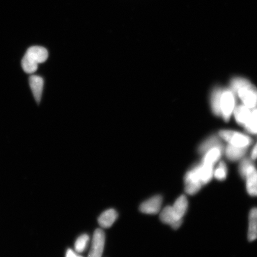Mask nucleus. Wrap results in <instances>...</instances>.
Here are the masks:
<instances>
[{"label":"nucleus","mask_w":257,"mask_h":257,"mask_svg":"<svg viewBox=\"0 0 257 257\" xmlns=\"http://www.w3.org/2000/svg\"><path fill=\"white\" fill-rule=\"evenodd\" d=\"M48 51L46 48L40 46H33L28 48L23 59L22 60V67L24 72L31 74L37 71L38 65L47 60Z\"/></svg>","instance_id":"f03ea898"},{"label":"nucleus","mask_w":257,"mask_h":257,"mask_svg":"<svg viewBox=\"0 0 257 257\" xmlns=\"http://www.w3.org/2000/svg\"><path fill=\"white\" fill-rule=\"evenodd\" d=\"M162 202L163 198L162 196H154V197L143 202L140 205V210L144 214H156L161 210Z\"/></svg>","instance_id":"0eeeda50"},{"label":"nucleus","mask_w":257,"mask_h":257,"mask_svg":"<svg viewBox=\"0 0 257 257\" xmlns=\"http://www.w3.org/2000/svg\"><path fill=\"white\" fill-rule=\"evenodd\" d=\"M89 241V236L87 234H83L76 239L75 249L76 252L82 253L86 248Z\"/></svg>","instance_id":"4be33fe9"},{"label":"nucleus","mask_w":257,"mask_h":257,"mask_svg":"<svg viewBox=\"0 0 257 257\" xmlns=\"http://www.w3.org/2000/svg\"><path fill=\"white\" fill-rule=\"evenodd\" d=\"M222 91L223 89L219 87L214 88L211 95L210 102L212 111L218 116L220 115V102Z\"/></svg>","instance_id":"a211bd4d"},{"label":"nucleus","mask_w":257,"mask_h":257,"mask_svg":"<svg viewBox=\"0 0 257 257\" xmlns=\"http://www.w3.org/2000/svg\"><path fill=\"white\" fill-rule=\"evenodd\" d=\"M224 152V147L222 145L212 148L204 154L202 163L206 165L214 166L220 160Z\"/></svg>","instance_id":"9d476101"},{"label":"nucleus","mask_w":257,"mask_h":257,"mask_svg":"<svg viewBox=\"0 0 257 257\" xmlns=\"http://www.w3.org/2000/svg\"><path fill=\"white\" fill-rule=\"evenodd\" d=\"M227 175V168L224 162H221L217 166V168L214 170V176L218 181H224Z\"/></svg>","instance_id":"5701e85b"},{"label":"nucleus","mask_w":257,"mask_h":257,"mask_svg":"<svg viewBox=\"0 0 257 257\" xmlns=\"http://www.w3.org/2000/svg\"><path fill=\"white\" fill-rule=\"evenodd\" d=\"M230 87L243 105L250 109L257 107V88L248 80L234 78L231 80Z\"/></svg>","instance_id":"f257e3e1"},{"label":"nucleus","mask_w":257,"mask_h":257,"mask_svg":"<svg viewBox=\"0 0 257 257\" xmlns=\"http://www.w3.org/2000/svg\"><path fill=\"white\" fill-rule=\"evenodd\" d=\"M218 134L222 139L234 147L248 148L252 143L250 137L235 131L222 130Z\"/></svg>","instance_id":"20e7f679"},{"label":"nucleus","mask_w":257,"mask_h":257,"mask_svg":"<svg viewBox=\"0 0 257 257\" xmlns=\"http://www.w3.org/2000/svg\"><path fill=\"white\" fill-rule=\"evenodd\" d=\"M199 174H200L202 184L205 185L211 181L214 176V166L202 163L198 165Z\"/></svg>","instance_id":"2eb2a0df"},{"label":"nucleus","mask_w":257,"mask_h":257,"mask_svg":"<svg viewBox=\"0 0 257 257\" xmlns=\"http://www.w3.org/2000/svg\"><path fill=\"white\" fill-rule=\"evenodd\" d=\"M66 257H83L82 256L79 255L78 253H76L75 251L71 249H69L67 250Z\"/></svg>","instance_id":"b1692460"},{"label":"nucleus","mask_w":257,"mask_h":257,"mask_svg":"<svg viewBox=\"0 0 257 257\" xmlns=\"http://www.w3.org/2000/svg\"><path fill=\"white\" fill-rule=\"evenodd\" d=\"M246 190L250 195L257 196V170L255 168L246 177Z\"/></svg>","instance_id":"f3484780"},{"label":"nucleus","mask_w":257,"mask_h":257,"mask_svg":"<svg viewBox=\"0 0 257 257\" xmlns=\"http://www.w3.org/2000/svg\"><path fill=\"white\" fill-rule=\"evenodd\" d=\"M222 145L219 138L216 136H211L205 140L198 148V152L201 154H204L209 150L214 147Z\"/></svg>","instance_id":"6ab92c4d"},{"label":"nucleus","mask_w":257,"mask_h":257,"mask_svg":"<svg viewBox=\"0 0 257 257\" xmlns=\"http://www.w3.org/2000/svg\"><path fill=\"white\" fill-rule=\"evenodd\" d=\"M245 130L248 133L257 134V108L252 109L248 121L245 124Z\"/></svg>","instance_id":"aec40b11"},{"label":"nucleus","mask_w":257,"mask_h":257,"mask_svg":"<svg viewBox=\"0 0 257 257\" xmlns=\"http://www.w3.org/2000/svg\"><path fill=\"white\" fill-rule=\"evenodd\" d=\"M250 157H251L252 160H256L257 159V143L254 147H253Z\"/></svg>","instance_id":"393cba45"},{"label":"nucleus","mask_w":257,"mask_h":257,"mask_svg":"<svg viewBox=\"0 0 257 257\" xmlns=\"http://www.w3.org/2000/svg\"><path fill=\"white\" fill-rule=\"evenodd\" d=\"M118 214L114 209H108L103 212L98 218V222L102 228H109L112 226L117 220Z\"/></svg>","instance_id":"f8f14e48"},{"label":"nucleus","mask_w":257,"mask_h":257,"mask_svg":"<svg viewBox=\"0 0 257 257\" xmlns=\"http://www.w3.org/2000/svg\"><path fill=\"white\" fill-rule=\"evenodd\" d=\"M185 191L189 195H194L200 190L203 185L199 174L198 165L186 173L185 176Z\"/></svg>","instance_id":"39448f33"},{"label":"nucleus","mask_w":257,"mask_h":257,"mask_svg":"<svg viewBox=\"0 0 257 257\" xmlns=\"http://www.w3.org/2000/svg\"><path fill=\"white\" fill-rule=\"evenodd\" d=\"M177 220H182L188 210V202L185 195H181L177 199L172 207Z\"/></svg>","instance_id":"9b49d317"},{"label":"nucleus","mask_w":257,"mask_h":257,"mask_svg":"<svg viewBox=\"0 0 257 257\" xmlns=\"http://www.w3.org/2000/svg\"><path fill=\"white\" fill-rule=\"evenodd\" d=\"M105 242V236L104 231L101 229H96L93 234L91 248L88 257H102Z\"/></svg>","instance_id":"423d86ee"},{"label":"nucleus","mask_w":257,"mask_h":257,"mask_svg":"<svg viewBox=\"0 0 257 257\" xmlns=\"http://www.w3.org/2000/svg\"><path fill=\"white\" fill-rule=\"evenodd\" d=\"M246 152L247 148L234 147L230 144L225 149L227 158L231 161H237L242 159Z\"/></svg>","instance_id":"4468645a"},{"label":"nucleus","mask_w":257,"mask_h":257,"mask_svg":"<svg viewBox=\"0 0 257 257\" xmlns=\"http://www.w3.org/2000/svg\"><path fill=\"white\" fill-rule=\"evenodd\" d=\"M160 218L163 223L169 224L173 229H178L182 224V220L176 219L171 206H168L161 212Z\"/></svg>","instance_id":"6e6552de"},{"label":"nucleus","mask_w":257,"mask_h":257,"mask_svg":"<svg viewBox=\"0 0 257 257\" xmlns=\"http://www.w3.org/2000/svg\"><path fill=\"white\" fill-rule=\"evenodd\" d=\"M30 85L35 100L39 104L43 95L44 79L40 76H31L30 78Z\"/></svg>","instance_id":"1a4fd4ad"},{"label":"nucleus","mask_w":257,"mask_h":257,"mask_svg":"<svg viewBox=\"0 0 257 257\" xmlns=\"http://www.w3.org/2000/svg\"><path fill=\"white\" fill-rule=\"evenodd\" d=\"M236 105L235 94L231 89H223L221 92L220 109V115L224 121H229Z\"/></svg>","instance_id":"7ed1b4c3"},{"label":"nucleus","mask_w":257,"mask_h":257,"mask_svg":"<svg viewBox=\"0 0 257 257\" xmlns=\"http://www.w3.org/2000/svg\"><path fill=\"white\" fill-rule=\"evenodd\" d=\"M255 169V167L253 165L252 161L249 159H244L241 162L239 166V173L241 176L245 179L246 176Z\"/></svg>","instance_id":"412c9836"},{"label":"nucleus","mask_w":257,"mask_h":257,"mask_svg":"<svg viewBox=\"0 0 257 257\" xmlns=\"http://www.w3.org/2000/svg\"><path fill=\"white\" fill-rule=\"evenodd\" d=\"M250 112L251 111L250 110V108L245 105L240 104L234 108L233 113L237 123L245 126L249 119Z\"/></svg>","instance_id":"ddd939ff"},{"label":"nucleus","mask_w":257,"mask_h":257,"mask_svg":"<svg viewBox=\"0 0 257 257\" xmlns=\"http://www.w3.org/2000/svg\"><path fill=\"white\" fill-rule=\"evenodd\" d=\"M248 237L249 241L257 239V208H252L249 213Z\"/></svg>","instance_id":"dca6fc26"}]
</instances>
